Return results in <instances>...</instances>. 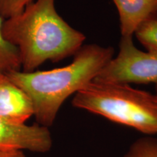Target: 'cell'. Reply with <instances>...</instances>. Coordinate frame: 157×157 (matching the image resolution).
I'll return each instance as SVG.
<instances>
[{
    "label": "cell",
    "mask_w": 157,
    "mask_h": 157,
    "mask_svg": "<svg viewBox=\"0 0 157 157\" xmlns=\"http://www.w3.org/2000/svg\"><path fill=\"white\" fill-rule=\"evenodd\" d=\"M95 82L109 83H157V52H143L132 37H121L119 52L103 68Z\"/></svg>",
    "instance_id": "277c9868"
},
{
    "label": "cell",
    "mask_w": 157,
    "mask_h": 157,
    "mask_svg": "<svg viewBox=\"0 0 157 157\" xmlns=\"http://www.w3.org/2000/svg\"><path fill=\"white\" fill-rule=\"evenodd\" d=\"M124 157H157V139L151 137L137 139Z\"/></svg>",
    "instance_id": "30bf717a"
},
{
    "label": "cell",
    "mask_w": 157,
    "mask_h": 157,
    "mask_svg": "<svg viewBox=\"0 0 157 157\" xmlns=\"http://www.w3.org/2000/svg\"><path fill=\"white\" fill-rule=\"evenodd\" d=\"M155 84H156V86H155V88H156V94L157 95V83H156Z\"/></svg>",
    "instance_id": "4fadbf2b"
},
{
    "label": "cell",
    "mask_w": 157,
    "mask_h": 157,
    "mask_svg": "<svg viewBox=\"0 0 157 157\" xmlns=\"http://www.w3.org/2000/svg\"><path fill=\"white\" fill-rule=\"evenodd\" d=\"M52 137L48 127L39 124H15L0 118V148L44 153L50 150Z\"/></svg>",
    "instance_id": "5b68a950"
},
{
    "label": "cell",
    "mask_w": 157,
    "mask_h": 157,
    "mask_svg": "<svg viewBox=\"0 0 157 157\" xmlns=\"http://www.w3.org/2000/svg\"><path fill=\"white\" fill-rule=\"evenodd\" d=\"M55 1L36 0L21 14L4 21L2 35L18 50L23 72L74 56L83 46L85 36L63 19Z\"/></svg>",
    "instance_id": "6da1fadb"
},
{
    "label": "cell",
    "mask_w": 157,
    "mask_h": 157,
    "mask_svg": "<svg viewBox=\"0 0 157 157\" xmlns=\"http://www.w3.org/2000/svg\"><path fill=\"white\" fill-rule=\"evenodd\" d=\"M4 21L0 16V73L7 74L20 71L21 63L17 49L4 38L2 31Z\"/></svg>",
    "instance_id": "ba28073f"
},
{
    "label": "cell",
    "mask_w": 157,
    "mask_h": 157,
    "mask_svg": "<svg viewBox=\"0 0 157 157\" xmlns=\"http://www.w3.org/2000/svg\"><path fill=\"white\" fill-rule=\"evenodd\" d=\"M34 113L28 95L7 74L0 73V118L15 124H23Z\"/></svg>",
    "instance_id": "8992f818"
},
{
    "label": "cell",
    "mask_w": 157,
    "mask_h": 157,
    "mask_svg": "<svg viewBox=\"0 0 157 157\" xmlns=\"http://www.w3.org/2000/svg\"><path fill=\"white\" fill-rule=\"evenodd\" d=\"M113 54L111 47L86 44L64 67L32 72L13 71L6 74L30 98L37 124L49 127L64 101L93 82Z\"/></svg>",
    "instance_id": "7a4b0ae2"
},
{
    "label": "cell",
    "mask_w": 157,
    "mask_h": 157,
    "mask_svg": "<svg viewBox=\"0 0 157 157\" xmlns=\"http://www.w3.org/2000/svg\"><path fill=\"white\" fill-rule=\"evenodd\" d=\"M34 0H0V16L4 19L21 14Z\"/></svg>",
    "instance_id": "8fae6325"
},
{
    "label": "cell",
    "mask_w": 157,
    "mask_h": 157,
    "mask_svg": "<svg viewBox=\"0 0 157 157\" xmlns=\"http://www.w3.org/2000/svg\"><path fill=\"white\" fill-rule=\"evenodd\" d=\"M0 157H26L22 150L14 148H0Z\"/></svg>",
    "instance_id": "7c38bea8"
},
{
    "label": "cell",
    "mask_w": 157,
    "mask_h": 157,
    "mask_svg": "<svg viewBox=\"0 0 157 157\" xmlns=\"http://www.w3.org/2000/svg\"><path fill=\"white\" fill-rule=\"evenodd\" d=\"M73 106L145 134H157V95L127 84L92 82L75 94Z\"/></svg>",
    "instance_id": "3957f363"
},
{
    "label": "cell",
    "mask_w": 157,
    "mask_h": 157,
    "mask_svg": "<svg viewBox=\"0 0 157 157\" xmlns=\"http://www.w3.org/2000/svg\"><path fill=\"white\" fill-rule=\"evenodd\" d=\"M135 34L147 50L157 52V13L151 15L143 21Z\"/></svg>",
    "instance_id": "9c48e42d"
},
{
    "label": "cell",
    "mask_w": 157,
    "mask_h": 157,
    "mask_svg": "<svg viewBox=\"0 0 157 157\" xmlns=\"http://www.w3.org/2000/svg\"><path fill=\"white\" fill-rule=\"evenodd\" d=\"M112 1L119 15L121 37H132L143 21L157 13V0Z\"/></svg>",
    "instance_id": "52a82bcc"
}]
</instances>
